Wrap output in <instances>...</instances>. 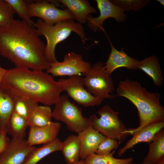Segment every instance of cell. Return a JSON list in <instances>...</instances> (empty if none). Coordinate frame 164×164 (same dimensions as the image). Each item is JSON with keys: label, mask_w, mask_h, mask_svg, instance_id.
Returning <instances> with one entry per match:
<instances>
[{"label": "cell", "mask_w": 164, "mask_h": 164, "mask_svg": "<svg viewBox=\"0 0 164 164\" xmlns=\"http://www.w3.org/2000/svg\"><path fill=\"white\" fill-rule=\"evenodd\" d=\"M45 50L36 29L22 20L13 19L0 27V54L16 67L47 70L50 66Z\"/></svg>", "instance_id": "cell-1"}, {"label": "cell", "mask_w": 164, "mask_h": 164, "mask_svg": "<svg viewBox=\"0 0 164 164\" xmlns=\"http://www.w3.org/2000/svg\"><path fill=\"white\" fill-rule=\"evenodd\" d=\"M1 83L15 94L46 106L55 104L62 92L59 83L47 72L26 68L7 70Z\"/></svg>", "instance_id": "cell-2"}, {"label": "cell", "mask_w": 164, "mask_h": 164, "mask_svg": "<svg viewBox=\"0 0 164 164\" xmlns=\"http://www.w3.org/2000/svg\"><path fill=\"white\" fill-rule=\"evenodd\" d=\"M115 96L126 98L138 110L139 125L136 128H129L126 133L132 135L147 125L164 121V108L159 101L160 94L147 91L137 81L129 79L121 81Z\"/></svg>", "instance_id": "cell-3"}, {"label": "cell", "mask_w": 164, "mask_h": 164, "mask_svg": "<svg viewBox=\"0 0 164 164\" xmlns=\"http://www.w3.org/2000/svg\"><path fill=\"white\" fill-rule=\"evenodd\" d=\"M36 30L39 36H43L46 38L45 56L49 63L58 61L55 54L57 44L67 38L72 32L80 37L83 45L86 42V34L82 25L74 19H69L50 25L39 19L36 22Z\"/></svg>", "instance_id": "cell-4"}, {"label": "cell", "mask_w": 164, "mask_h": 164, "mask_svg": "<svg viewBox=\"0 0 164 164\" xmlns=\"http://www.w3.org/2000/svg\"><path fill=\"white\" fill-rule=\"evenodd\" d=\"M97 113L100 115V118L94 114L88 118L90 124L95 130L106 137L117 140L119 144L130 135L126 133L129 128L119 119L118 113L109 106L104 105Z\"/></svg>", "instance_id": "cell-5"}, {"label": "cell", "mask_w": 164, "mask_h": 164, "mask_svg": "<svg viewBox=\"0 0 164 164\" xmlns=\"http://www.w3.org/2000/svg\"><path fill=\"white\" fill-rule=\"evenodd\" d=\"M55 104L53 118L65 123L70 131L78 133L90 125L88 118L83 116L81 108L70 101L67 95H60Z\"/></svg>", "instance_id": "cell-6"}, {"label": "cell", "mask_w": 164, "mask_h": 164, "mask_svg": "<svg viewBox=\"0 0 164 164\" xmlns=\"http://www.w3.org/2000/svg\"><path fill=\"white\" fill-rule=\"evenodd\" d=\"M84 86L91 94L95 97L104 99H112L115 95L109 94L114 90L112 78L106 71L103 63H95L91 69L84 73Z\"/></svg>", "instance_id": "cell-7"}, {"label": "cell", "mask_w": 164, "mask_h": 164, "mask_svg": "<svg viewBox=\"0 0 164 164\" xmlns=\"http://www.w3.org/2000/svg\"><path fill=\"white\" fill-rule=\"evenodd\" d=\"M59 4L58 0H35L29 1L27 5L30 17H38L50 25L67 19L74 20L67 9L62 10L57 8Z\"/></svg>", "instance_id": "cell-8"}, {"label": "cell", "mask_w": 164, "mask_h": 164, "mask_svg": "<svg viewBox=\"0 0 164 164\" xmlns=\"http://www.w3.org/2000/svg\"><path fill=\"white\" fill-rule=\"evenodd\" d=\"M62 91H66L68 95L79 104L84 107H93L101 104L104 99L95 97L84 87L83 77L81 75L60 78L58 81Z\"/></svg>", "instance_id": "cell-9"}, {"label": "cell", "mask_w": 164, "mask_h": 164, "mask_svg": "<svg viewBox=\"0 0 164 164\" xmlns=\"http://www.w3.org/2000/svg\"><path fill=\"white\" fill-rule=\"evenodd\" d=\"M50 68L46 72L53 77L81 75L88 70L92 66L83 60L81 55L71 52L65 54L63 60L49 63Z\"/></svg>", "instance_id": "cell-10"}, {"label": "cell", "mask_w": 164, "mask_h": 164, "mask_svg": "<svg viewBox=\"0 0 164 164\" xmlns=\"http://www.w3.org/2000/svg\"><path fill=\"white\" fill-rule=\"evenodd\" d=\"M100 15L94 18L89 15L87 22L89 28L92 31L96 32L98 29L103 30V24L107 19L112 18L118 22L125 21L126 15L119 7L114 4L108 0H96Z\"/></svg>", "instance_id": "cell-11"}, {"label": "cell", "mask_w": 164, "mask_h": 164, "mask_svg": "<svg viewBox=\"0 0 164 164\" xmlns=\"http://www.w3.org/2000/svg\"><path fill=\"white\" fill-rule=\"evenodd\" d=\"M35 148L29 145L24 138H12L6 150L0 155V164H24Z\"/></svg>", "instance_id": "cell-12"}, {"label": "cell", "mask_w": 164, "mask_h": 164, "mask_svg": "<svg viewBox=\"0 0 164 164\" xmlns=\"http://www.w3.org/2000/svg\"><path fill=\"white\" fill-rule=\"evenodd\" d=\"M61 127L58 122L52 121L45 126H30L27 142L29 145L44 144L56 138Z\"/></svg>", "instance_id": "cell-13"}, {"label": "cell", "mask_w": 164, "mask_h": 164, "mask_svg": "<svg viewBox=\"0 0 164 164\" xmlns=\"http://www.w3.org/2000/svg\"><path fill=\"white\" fill-rule=\"evenodd\" d=\"M81 144L80 158L84 159L89 155L95 153L100 144L106 137L90 125L78 133Z\"/></svg>", "instance_id": "cell-14"}, {"label": "cell", "mask_w": 164, "mask_h": 164, "mask_svg": "<svg viewBox=\"0 0 164 164\" xmlns=\"http://www.w3.org/2000/svg\"><path fill=\"white\" fill-rule=\"evenodd\" d=\"M164 127V121L156 122L147 125L134 133L132 138L119 150L118 156H121L128 149L133 148L140 142L150 143L153 140L156 134Z\"/></svg>", "instance_id": "cell-15"}, {"label": "cell", "mask_w": 164, "mask_h": 164, "mask_svg": "<svg viewBox=\"0 0 164 164\" xmlns=\"http://www.w3.org/2000/svg\"><path fill=\"white\" fill-rule=\"evenodd\" d=\"M111 47V53L104 65L106 72L110 75L116 69L125 67L129 69H137L138 61L127 54L123 48L119 51L116 49L110 42Z\"/></svg>", "instance_id": "cell-16"}, {"label": "cell", "mask_w": 164, "mask_h": 164, "mask_svg": "<svg viewBox=\"0 0 164 164\" xmlns=\"http://www.w3.org/2000/svg\"><path fill=\"white\" fill-rule=\"evenodd\" d=\"M59 3L65 6L74 19L80 24H85L89 15L96 12V9L87 0H59Z\"/></svg>", "instance_id": "cell-17"}, {"label": "cell", "mask_w": 164, "mask_h": 164, "mask_svg": "<svg viewBox=\"0 0 164 164\" xmlns=\"http://www.w3.org/2000/svg\"><path fill=\"white\" fill-rule=\"evenodd\" d=\"M15 94L0 83V130L7 131L9 118L13 111Z\"/></svg>", "instance_id": "cell-18"}, {"label": "cell", "mask_w": 164, "mask_h": 164, "mask_svg": "<svg viewBox=\"0 0 164 164\" xmlns=\"http://www.w3.org/2000/svg\"><path fill=\"white\" fill-rule=\"evenodd\" d=\"M137 69L142 70L150 76L155 86L159 87L162 84L163 81L162 71L159 60L156 56H151L138 61Z\"/></svg>", "instance_id": "cell-19"}, {"label": "cell", "mask_w": 164, "mask_h": 164, "mask_svg": "<svg viewBox=\"0 0 164 164\" xmlns=\"http://www.w3.org/2000/svg\"><path fill=\"white\" fill-rule=\"evenodd\" d=\"M67 164H77L80 161L81 144L77 135H69L62 142L61 150Z\"/></svg>", "instance_id": "cell-20"}, {"label": "cell", "mask_w": 164, "mask_h": 164, "mask_svg": "<svg viewBox=\"0 0 164 164\" xmlns=\"http://www.w3.org/2000/svg\"><path fill=\"white\" fill-rule=\"evenodd\" d=\"M62 142L57 137L43 144L39 148H35L30 153L24 164H36L40 160L50 154L61 151Z\"/></svg>", "instance_id": "cell-21"}, {"label": "cell", "mask_w": 164, "mask_h": 164, "mask_svg": "<svg viewBox=\"0 0 164 164\" xmlns=\"http://www.w3.org/2000/svg\"><path fill=\"white\" fill-rule=\"evenodd\" d=\"M52 111L48 106L37 105L29 114L27 121L29 126L42 127L46 126L52 121Z\"/></svg>", "instance_id": "cell-22"}, {"label": "cell", "mask_w": 164, "mask_h": 164, "mask_svg": "<svg viewBox=\"0 0 164 164\" xmlns=\"http://www.w3.org/2000/svg\"><path fill=\"white\" fill-rule=\"evenodd\" d=\"M151 142L149 143V151L143 162L154 164L164 157V130L163 128L156 134Z\"/></svg>", "instance_id": "cell-23"}, {"label": "cell", "mask_w": 164, "mask_h": 164, "mask_svg": "<svg viewBox=\"0 0 164 164\" xmlns=\"http://www.w3.org/2000/svg\"><path fill=\"white\" fill-rule=\"evenodd\" d=\"M28 126L27 120L13 111L8 122L7 133L13 138H24Z\"/></svg>", "instance_id": "cell-24"}, {"label": "cell", "mask_w": 164, "mask_h": 164, "mask_svg": "<svg viewBox=\"0 0 164 164\" xmlns=\"http://www.w3.org/2000/svg\"><path fill=\"white\" fill-rule=\"evenodd\" d=\"M115 151L105 155H98L95 153L88 155L84 159V164H129L133 161L132 157L118 159L113 157Z\"/></svg>", "instance_id": "cell-25"}, {"label": "cell", "mask_w": 164, "mask_h": 164, "mask_svg": "<svg viewBox=\"0 0 164 164\" xmlns=\"http://www.w3.org/2000/svg\"><path fill=\"white\" fill-rule=\"evenodd\" d=\"M37 105L38 103L34 101L15 95L13 111L27 120L31 112Z\"/></svg>", "instance_id": "cell-26"}, {"label": "cell", "mask_w": 164, "mask_h": 164, "mask_svg": "<svg viewBox=\"0 0 164 164\" xmlns=\"http://www.w3.org/2000/svg\"><path fill=\"white\" fill-rule=\"evenodd\" d=\"M21 19L30 26L36 27V23L31 19L27 3L22 0H5Z\"/></svg>", "instance_id": "cell-27"}, {"label": "cell", "mask_w": 164, "mask_h": 164, "mask_svg": "<svg viewBox=\"0 0 164 164\" xmlns=\"http://www.w3.org/2000/svg\"><path fill=\"white\" fill-rule=\"evenodd\" d=\"M114 4L121 8L124 11L132 10L138 11L146 6L150 0H116L110 1Z\"/></svg>", "instance_id": "cell-28"}, {"label": "cell", "mask_w": 164, "mask_h": 164, "mask_svg": "<svg viewBox=\"0 0 164 164\" xmlns=\"http://www.w3.org/2000/svg\"><path fill=\"white\" fill-rule=\"evenodd\" d=\"M15 13L5 0H0V27L9 23L14 19Z\"/></svg>", "instance_id": "cell-29"}, {"label": "cell", "mask_w": 164, "mask_h": 164, "mask_svg": "<svg viewBox=\"0 0 164 164\" xmlns=\"http://www.w3.org/2000/svg\"><path fill=\"white\" fill-rule=\"evenodd\" d=\"M119 144L117 140L106 137L100 144L95 153L100 155L108 154L112 150L117 149L118 147Z\"/></svg>", "instance_id": "cell-30"}, {"label": "cell", "mask_w": 164, "mask_h": 164, "mask_svg": "<svg viewBox=\"0 0 164 164\" xmlns=\"http://www.w3.org/2000/svg\"><path fill=\"white\" fill-rule=\"evenodd\" d=\"M6 130H0V155L6 150L10 142Z\"/></svg>", "instance_id": "cell-31"}, {"label": "cell", "mask_w": 164, "mask_h": 164, "mask_svg": "<svg viewBox=\"0 0 164 164\" xmlns=\"http://www.w3.org/2000/svg\"><path fill=\"white\" fill-rule=\"evenodd\" d=\"M7 70L0 66V83H1L5 76Z\"/></svg>", "instance_id": "cell-32"}, {"label": "cell", "mask_w": 164, "mask_h": 164, "mask_svg": "<svg viewBox=\"0 0 164 164\" xmlns=\"http://www.w3.org/2000/svg\"><path fill=\"white\" fill-rule=\"evenodd\" d=\"M154 164H164V157L162 158Z\"/></svg>", "instance_id": "cell-33"}, {"label": "cell", "mask_w": 164, "mask_h": 164, "mask_svg": "<svg viewBox=\"0 0 164 164\" xmlns=\"http://www.w3.org/2000/svg\"><path fill=\"white\" fill-rule=\"evenodd\" d=\"M129 164H152L149 163V162H142L140 163H132L131 162Z\"/></svg>", "instance_id": "cell-34"}, {"label": "cell", "mask_w": 164, "mask_h": 164, "mask_svg": "<svg viewBox=\"0 0 164 164\" xmlns=\"http://www.w3.org/2000/svg\"><path fill=\"white\" fill-rule=\"evenodd\" d=\"M77 164H84V160L79 161Z\"/></svg>", "instance_id": "cell-35"}, {"label": "cell", "mask_w": 164, "mask_h": 164, "mask_svg": "<svg viewBox=\"0 0 164 164\" xmlns=\"http://www.w3.org/2000/svg\"><path fill=\"white\" fill-rule=\"evenodd\" d=\"M157 1L159 2L161 4H162L164 6V1L163 0H157Z\"/></svg>", "instance_id": "cell-36"}]
</instances>
